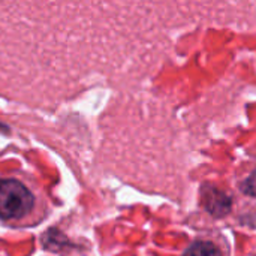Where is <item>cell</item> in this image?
I'll return each mask as SVG.
<instances>
[{
    "label": "cell",
    "instance_id": "cell-1",
    "mask_svg": "<svg viewBox=\"0 0 256 256\" xmlns=\"http://www.w3.org/2000/svg\"><path fill=\"white\" fill-rule=\"evenodd\" d=\"M36 196L21 180L12 177L0 178V219L4 222H22L32 214Z\"/></svg>",
    "mask_w": 256,
    "mask_h": 256
},
{
    "label": "cell",
    "instance_id": "cell-3",
    "mask_svg": "<svg viewBox=\"0 0 256 256\" xmlns=\"http://www.w3.org/2000/svg\"><path fill=\"white\" fill-rule=\"evenodd\" d=\"M184 256H225V254L214 242L198 240L184 252Z\"/></svg>",
    "mask_w": 256,
    "mask_h": 256
},
{
    "label": "cell",
    "instance_id": "cell-2",
    "mask_svg": "<svg viewBox=\"0 0 256 256\" xmlns=\"http://www.w3.org/2000/svg\"><path fill=\"white\" fill-rule=\"evenodd\" d=\"M201 202L204 208L214 218H224L232 208V200L224 190L210 184L201 189Z\"/></svg>",
    "mask_w": 256,
    "mask_h": 256
},
{
    "label": "cell",
    "instance_id": "cell-4",
    "mask_svg": "<svg viewBox=\"0 0 256 256\" xmlns=\"http://www.w3.org/2000/svg\"><path fill=\"white\" fill-rule=\"evenodd\" d=\"M242 190L246 195L256 198V170L244 180V183L242 184Z\"/></svg>",
    "mask_w": 256,
    "mask_h": 256
}]
</instances>
